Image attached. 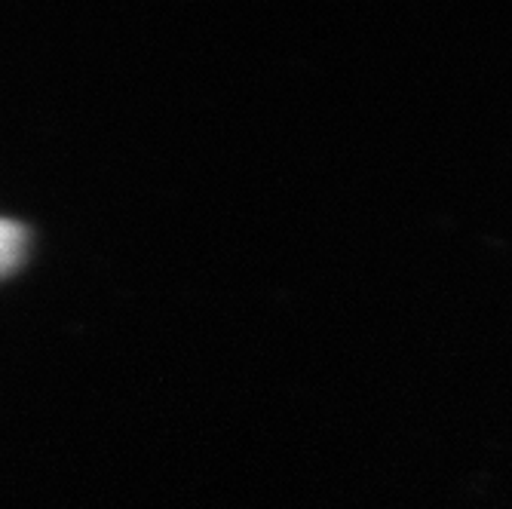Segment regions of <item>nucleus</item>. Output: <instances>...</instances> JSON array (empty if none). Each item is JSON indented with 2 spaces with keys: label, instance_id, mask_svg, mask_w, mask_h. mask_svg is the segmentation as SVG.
Returning a JSON list of instances; mask_svg holds the SVG:
<instances>
[{
  "label": "nucleus",
  "instance_id": "obj_1",
  "mask_svg": "<svg viewBox=\"0 0 512 509\" xmlns=\"http://www.w3.org/2000/svg\"><path fill=\"white\" fill-rule=\"evenodd\" d=\"M25 249H28V230L10 218H0V280L25 261Z\"/></svg>",
  "mask_w": 512,
  "mask_h": 509
}]
</instances>
